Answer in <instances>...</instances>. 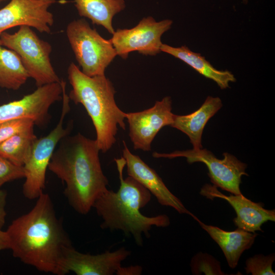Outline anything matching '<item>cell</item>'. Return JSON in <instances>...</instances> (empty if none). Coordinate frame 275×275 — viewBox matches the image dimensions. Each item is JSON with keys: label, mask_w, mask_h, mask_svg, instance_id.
I'll return each mask as SVG.
<instances>
[{"label": "cell", "mask_w": 275, "mask_h": 275, "mask_svg": "<svg viewBox=\"0 0 275 275\" xmlns=\"http://www.w3.org/2000/svg\"><path fill=\"white\" fill-rule=\"evenodd\" d=\"M6 231L14 257L39 271L64 275V252L72 245L47 194L41 193L33 208L14 219Z\"/></svg>", "instance_id": "1"}, {"label": "cell", "mask_w": 275, "mask_h": 275, "mask_svg": "<svg viewBox=\"0 0 275 275\" xmlns=\"http://www.w3.org/2000/svg\"><path fill=\"white\" fill-rule=\"evenodd\" d=\"M52 155L48 169L65 185L64 194L71 206L86 214L95 200L107 190L99 149L95 140L80 133L63 138Z\"/></svg>", "instance_id": "2"}, {"label": "cell", "mask_w": 275, "mask_h": 275, "mask_svg": "<svg viewBox=\"0 0 275 275\" xmlns=\"http://www.w3.org/2000/svg\"><path fill=\"white\" fill-rule=\"evenodd\" d=\"M120 180L117 191L107 189L95 201L93 207L102 222V229L120 230L131 235L138 245L143 244V236H149V231L153 226L167 227L170 224L166 214L147 216L140 209L150 201L151 193L130 176L123 177L126 161L123 157L115 158Z\"/></svg>", "instance_id": "3"}, {"label": "cell", "mask_w": 275, "mask_h": 275, "mask_svg": "<svg viewBox=\"0 0 275 275\" xmlns=\"http://www.w3.org/2000/svg\"><path fill=\"white\" fill-rule=\"evenodd\" d=\"M67 74L72 87L69 99L86 109L95 129L97 146L105 153L116 141L118 126L125 129V113L116 103L114 87L105 75L88 76L73 62Z\"/></svg>", "instance_id": "4"}, {"label": "cell", "mask_w": 275, "mask_h": 275, "mask_svg": "<svg viewBox=\"0 0 275 275\" xmlns=\"http://www.w3.org/2000/svg\"><path fill=\"white\" fill-rule=\"evenodd\" d=\"M0 41L3 46L19 56L37 87L61 81L50 61L51 44L40 39L31 27L20 26L13 34L4 32L0 34Z\"/></svg>", "instance_id": "5"}, {"label": "cell", "mask_w": 275, "mask_h": 275, "mask_svg": "<svg viewBox=\"0 0 275 275\" xmlns=\"http://www.w3.org/2000/svg\"><path fill=\"white\" fill-rule=\"evenodd\" d=\"M62 87L63 104L60 120L47 135L37 138L28 161L23 166L25 181L22 186L24 196L30 200L37 199L45 188L46 173L52 155L60 141L69 135L73 128V122L64 127L66 115L70 110V99L66 92V82L61 80Z\"/></svg>", "instance_id": "6"}, {"label": "cell", "mask_w": 275, "mask_h": 275, "mask_svg": "<svg viewBox=\"0 0 275 275\" xmlns=\"http://www.w3.org/2000/svg\"><path fill=\"white\" fill-rule=\"evenodd\" d=\"M66 35L82 72L90 77L105 75L106 68L117 56L109 39L103 38L85 19L70 22Z\"/></svg>", "instance_id": "7"}, {"label": "cell", "mask_w": 275, "mask_h": 275, "mask_svg": "<svg viewBox=\"0 0 275 275\" xmlns=\"http://www.w3.org/2000/svg\"><path fill=\"white\" fill-rule=\"evenodd\" d=\"M223 158H217L211 151L206 149L175 151L170 153H152L154 158L172 159L185 157L189 163L202 162L208 170V175L213 185L233 195L241 194L240 184L242 176H248L245 170L247 165L233 155L225 152Z\"/></svg>", "instance_id": "8"}, {"label": "cell", "mask_w": 275, "mask_h": 275, "mask_svg": "<svg viewBox=\"0 0 275 275\" xmlns=\"http://www.w3.org/2000/svg\"><path fill=\"white\" fill-rule=\"evenodd\" d=\"M173 21L164 19L157 22L152 17L143 18L134 27L118 29L109 39L117 55L126 59L130 52L155 56L161 51V37L171 27Z\"/></svg>", "instance_id": "9"}, {"label": "cell", "mask_w": 275, "mask_h": 275, "mask_svg": "<svg viewBox=\"0 0 275 275\" xmlns=\"http://www.w3.org/2000/svg\"><path fill=\"white\" fill-rule=\"evenodd\" d=\"M60 82L37 87L33 92L21 99L0 105V123L7 121L29 119L39 127L49 121L50 107L62 99Z\"/></svg>", "instance_id": "10"}, {"label": "cell", "mask_w": 275, "mask_h": 275, "mask_svg": "<svg viewBox=\"0 0 275 275\" xmlns=\"http://www.w3.org/2000/svg\"><path fill=\"white\" fill-rule=\"evenodd\" d=\"M172 100L166 96L154 105L141 112L125 113L129 125V136L135 150H151V143L159 130L170 126L174 117Z\"/></svg>", "instance_id": "11"}, {"label": "cell", "mask_w": 275, "mask_h": 275, "mask_svg": "<svg viewBox=\"0 0 275 275\" xmlns=\"http://www.w3.org/2000/svg\"><path fill=\"white\" fill-rule=\"evenodd\" d=\"M56 2V0H11L0 9V34L22 25L50 34L54 19L48 9Z\"/></svg>", "instance_id": "12"}, {"label": "cell", "mask_w": 275, "mask_h": 275, "mask_svg": "<svg viewBox=\"0 0 275 275\" xmlns=\"http://www.w3.org/2000/svg\"><path fill=\"white\" fill-rule=\"evenodd\" d=\"M130 254V251L122 247L91 255L79 252L72 245L65 249L62 266L64 274L71 271L77 275H113Z\"/></svg>", "instance_id": "13"}, {"label": "cell", "mask_w": 275, "mask_h": 275, "mask_svg": "<svg viewBox=\"0 0 275 275\" xmlns=\"http://www.w3.org/2000/svg\"><path fill=\"white\" fill-rule=\"evenodd\" d=\"M200 194L209 200L217 198L227 201L236 212L233 222L237 228L250 232L263 231L261 226L264 223L275 221L274 209H266L262 203L254 202L242 194L227 196L220 192L215 185L208 183L201 188Z\"/></svg>", "instance_id": "14"}, {"label": "cell", "mask_w": 275, "mask_h": 275, "mask_svg": "<svg viewBox=\"0 0 275 275\" xmlns=\"http://www.w3.org/2000/svg\"><path fill=\"white\" fill-rule=\"evenodd\" d=\"M123 157L125 160L127 172L147 189L162 206L174 208L180 214H187L194 219L197 217L188 211L180 200L168 188L156 171L146 163L138 155L132 154L125 141Z\"/></svg>", "instance_id": "15"}, {"label": "cell", "mask_w": 275, "mask_h": 275, "mask_svg": "<svg viewBox=\"0 0 275 275\" xmlns=\"http://www.w3.org/2000/svg\"><path fill=\"white\" fill-rule=\"evenodd\" d=\"M196 220L221 248L231 268L237 266L242 254L250 249L258 236L255 232L239 228L232 231H225L216 226L206 225L198 218Z\"/></svg>", "instance_id": "16"}, {"label": "cell", "mask_w": 275, "mask_h": 275, "mask_svg": "<svg viewBox=\"0 0 275 275\" xmlns=\"http://www.w3.org/2000/svg\"><path fill=\"white\" fill-rule=\"evenodd\" d=\"M222 106V102L219 97L208 96L200 107L194 112L186 115H174L171 126L187 135L194 149H201L204 128Z\"/></svg>", "instance_id": "17"}, {"label": "cell", "mask_w": 275, "mask_h": 275, "mask_svg": "<svg viewBox=\"0 0 275 275\" xmlns=\"http://www.w3.org/2000/svg\"><path fill=\"white\" fill-rule=\"evenodd\" d=\"M160 49L161 51L182 61L205 77L212 79L222 89L228 88L230 82L236 81L231 72L215 69L204 57L192 51L186 46L174 47L162 44Z\"/></svg>", "instance_id": "18"}, {"label": "cell", "mask_w": 275, "mask_h": 275, "mask_svg": "<svg viewBox=\"0 0 275 275\" xmlns=\"http://www.w3.org/2000/svg\"><path fill=\"white\" fill-rule=\"evenodd\" d=\"M74 6L81 17L90 19L93 24L103 26L111 34L114 16L125 8L124 0H74Z\"/></svg>", "instance_id": "19"}, {"label": "cell", "mask_w": 275, "mask_h": 275, "mask_svg": "<svg viewBox=\"0 0 275 275\" xmlns=\"http://www.w3.org/2000/svg\"><path fill=\"white\" fill-rule=\"evenodd\" d=\"M29 78L19 56L0 41V87L17 90Z\"/></svg>", "instance_id": "20"}, {"label": "cell", "mask_w": 275, "mask_h": 275, "mask_svg": "<svg viewBox=\"0 0 275 275\" xmlns=\"http://www.w3.org/2000/svg\"><path fill=\"white\" fill-rule=\"evenodd\" d=\"M37 138L34 127L15 134L0 144V156L16 165L23 166Z\"/></svg>", "instance_id": "21"}, {"label": "cell", "mask_w": 275, "mask_h": 275, "mask_svg": "<svg viewBox=\"0 0 275 275\" xmlns=\"http://www.w3.org/2000/svg\"><path fill=\"white\" fill-rule=\"evenodd\" d=\"M191 271L194 275H225L221 268V262L213 256L199 252L191 258L190 262Z\"/></svg>", "instance_id": "22"}, {"label": "cell", "mask_w": 275, "mask_h": 275, "mask_svg": "<svg viewBox=\"0 0 275 275\" xmlns=\"http://www.w3.org/2000/svg\"><path fill=\"white\" fill-rule=\"evenodd\" d=\"M275 260L274 253L264 256L257 254L247 259L244 268L246 274L274 275L272 266Z\"/></svg>", "instance_id": "23"}, {"label": "cell", "mask_w": 275, "mask_h": 275, "mask_svg": "<svg viewBox=\"0 0 275 275\" xmlns=\"http://www.w3.org/2000/svg\"><path fill=\"white\" fill-rule=\"evenodd\" d=\"M34 121L29 119L7 121L0 123V144L13 135L34 127Z\"/></svg>", "instance_id": "24"}, {"label": "cell", "mask_w": 275, "mask_h": 275, "mask_svg": "<svg viewBox=\"0 0 275 275\" xmlns=\"http://www.w3.org/2000/svg\"><path fill=\"white\" fill-rule=\"evenodd\" d=\"M24 176L23 166L16 165L0 156V189L4 183Z\"/></svg>", "instance_id": "25"}, {"label": "cell", "mask_w": 275, "mask_h": 275, "mask_svg": "<svg viewBox=\"0 0 275 275\" xmlns=\"http://www.w3.org/2000/svg\"><path fill=\"white\" fill-rule=\"evenodd\" d=\"M143 268L140 265H131L128 267L122 266L117 270L118 275H140L142 273Z\"/></svg>", "instance_id": "26"}, {"label": "cell", "mask_w": 275, "mask_h": 275, "mask_svg": "<svg viewBox=\"0 0 275 275\" xmlns=\"http://www.w3.org/2000/svg\"><path fill=\"white\" fill-rule=\"evenodd\" d=\"M6 193L0 189V226L2 227L5 221L6 212L5 206L6 204Z\"/></svg>", "instance_id": "27"}, {"label": "cell", "mask_w": 275, "mask_h": 275, "mask_svg": "<svg viewBox=\"0 0 275 275\" xmlns=\"http://www.w3.org/2000/svg\"><path fill=\"white\" fill-rule=\"evenodd\" d=\"M0 226V251L10 248V241L7 231L2 230Z\"/></svg>", "instance_id": "28"}, {"label": "cell", "mask_w": 275, "mask_h": 275, "mask_svg": "<svg viewBox=\"0 0 275 275\" xmlns=\"http://www.w3.org/2000/svg\"><path fill=\"white\" fill-rule=\"evenodd\" d=\"M244 3L247 2V0H243Z\"/></svg>", "instance_id": "29"}, {"label": "cell", "mask_w": 275, "mask_h": 275, "mask_svg": "<svg viewBox=\"0 0 275 275\" xmlns=\"http://www.w3.org/2000/svg\"><path fill=\"white\" fill-rule=\"evenodd\" d=\"M4 1H5V0H0V3Z\"/></svg>", "instance_id": "30"}]
</instances>
